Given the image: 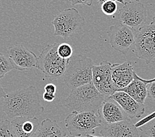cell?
Wrapping results in <instances>:
<instances>
[{
  "label": "cell",
  "mask_w": 155,
  "mask_h": 137,
  "mask_svg": "<svg viewBox=\"0 0 155 137\" xmlns=\"http://www.w3.org/2000/svg\"><path fill=\"white\" fill-rule=\"evenodd\" d=\"M117 91H123L130 95L137 102L144 104L147 97V84L143 79L139 77L134 72V79L127 86Z\"/></svg>",
  "instance_id": "17"
},
{
  "label": "cell",
  "mask_w": 155,
  "mask_h": 137,
  "mask_svg": "<svg viewBox=\"0 0 155 137\" xmlns=\"http://www.w3.org/2000/svg\"><path fill=\"white\" fill-rule=\"evenodd\" d=\"M97 113L103 126L130 119L120 106L110 96L104 98Z\"/></svg>",
  "instance_id": "12"
},
{
  "label": "cell",
  "mask_w": 155,
  "mask_h": 137,
  "mask_svg": "<svg viewBox=\"0 0 155 137\" xmlns=\"http://www.w3.org/2000/svg\"><path fill=\"white\" fill-rule=\"evenodd\" d=\"M154 118H155V111L153 113L150 114L149 116L145 117V118H143V119H141V121H138L137 123H135V126L137 128H139V127H141V126L144 125L147 123H149V121H150L152 119H154Z\"/></svg>",
  "instance_id": "25"
},
{
  "label": "cell",
  "mask_w": 155,
  "mask_h": 137,
  "mask_svg": "<svg viewBox=\"0 0 155 137\" xmlns=\"http://www.w3.org/2000/svg\"><path fill=\"white\" fill-rule=\"evenodd\" d=\"M51 24L54 27V36L68 40L83 28L85 21L76 9L68 8L59 13Z\"/></svg>",
  "instance_id": "5"
},
{
  "label": "cell",
  "mask_w": 155,
  "mask_h": 137,
  "mask_svg": "<svg viewBox=\"0 0 155 137\" xmlns=\"http://www.w3.org/2000/svg\"><path fill=\"white\" fill-rule=\"evenodd\" d=\"M106 1H114V2H119V3H121V4H123V5H124V3H125L124 0H98V3L101 5L102 4V3H103L106 2Z\"/></svg>",
  "instance_id": "30"
},
{
  "label": "cell",
  "mask_w": 155,
  "mask_h": 137,
  "mask_svg": "<svg viewBox=\"0 0 155 137\" xmlns=\"http://www.w3.org/2000/svg\"><path fill=\"white\" fill-rule=\"evenodd\" d=\"M17 137H35L40 128L38 118L17 117L11 121Z\"/></svg>",
  "instance_id": "16"
},
{
  "label": "cell",
  "mask_w": 155,
  "mask_h": 137,
  "mask_svg": "<svg viewBox=\"0 0 155 137\" xmlns=\"http://www.w3.org/2000/svg\"><path fill=\"white\" fill-rule=\"evenodd\" d=\"M93 60L83 54L69 59L62 79L70 90L92 83Z\"/></svg>",
  "instance_id": "3"
},
{
  "label": "cell",
  "mask_w": 155,
  "mask_h": 137,
  "mask_svg": "<svg viewBox=\"0 0 155 137\" xmlns=\"http://www.w3.org/2000/svg\"><path fill=\"white\" fill-rule=\"evenodd\" d=\"M102 11L107 16H114L117 11V3L114 1H106L101 4Z\"/></svg>",
  "instance_id": "22"
},
{
  "label": "cell",
  "mask_w": 155,
  "mask_h": 137,
  "mask_svg": "<svg viewBox=\"0 0 155 137\" xmlns=\"http://www.w3.org/2000/svg\"><path fill=\"white\" fill-rule=\"evenodd\" d=\"M145 83L147 84V97L155 102V81Z\"/></svg>",
  "instance_id": "24"
},
{
  "label": "cell",
  "mask_w": 155,
  "mask_h": 137,
  "mask_svg": "<svg viewBox=\"0 0 155 137\" xmlns=\"http://www.w3.org/2000/svg\"><path fill=\"white\" fill-rule=\"evenodd\" d=\"M139 137H149V136H147V135H145V133L142 132L141 131H140V135H139Z\"/></svg>",
  "instance_id": "32"
},
{
  "label": "cell",
  "mask_w": 155,
  "mask_h": 137,
  "mask_svg": "<svg viewBox=\"0 0 155 137\" xmlns=\"http://www.w3.org/2000/svg\"><path fill=\"white\" fill-rule=\"evenodd\" d=\"M107 34L113 49L124 55H126L135 44L134 31L119 21L109 28Z\"/></svg>",
  "instance_id": "9"
},
{
  "label": "cell",
  "mask_w": 155,
  "mask_h": 137,
  "mask_svg": "<svg viewBox=\"0 0 155 137\" xmlns=\"http://www.w3.org/2000/svg\"><path fill=\"white\" fill-rule=\"evenodd\" d=\"M130 1H135V2H139V1H141V0H130Z\"/></svg>",
  "instance_id": "35"
},
{
  "label": "cell",
  "mask_w": 155,
  "mask_h": 137,
  "mask_svg": "<svg viewBox=\"0 0 155 137\" xmlns=\"http://www.w3.org/2000/svg\"><path fill=\"white\" fill-rule=\"evenodd\" d=\"M64 137H84V136H72V135H65Z\"/></svg>",
  "instance_id": "34"
},
{
  "label": "cell",
  "mask_w": 155,
  "mask_h": 137,
  "mask_svg": "<svg viewBox=\"0 0 155 137\" xmlns=\"http://www.w3.org/2000/svg\"><path fill=\"white\" fill-rule=\"evenodd\" d=\"M42 98L45 102H51L54 100L55 98H56V95L44 92V94H42Z\"/></svg>",
  "instance_id": "28"
},
{
  "label": "cell",
  "mask_w": 155,
  "mask_h": 137,
  "mask_svg": "<svg viewBox=\"0 0 155 137\" xmlns=\"http://www.w3.org/2000/svg\"><path fill=\"white\" fill-rule=\"evenodd\" d=\"M84 137H104V136H102V135L98 136H95V135H94L88 134V135H86Z\"/></svg>",
  "instance_id": "31"
},
{
  "label": "cell",
  "mask_w": 155,
  "mask_h": 137,
  "mask_svg": "<svg viewBox=\"0 0 155 137\" xmlns=\"http://www.w3.org/2000/svg\"><path fill=\"white\" fill-rule=\"evenodd\" d=\"M144 82L145 83H148V82H151V81H155V77L153 79H149V80H147V79H143Z\"/></svg>",
  "instance_id": "33"
},
{
  "label": "cell",
  "mask_w": 155,
  "mask_h": 137,
  "mask_svg": "<svg viewBox=\"0 0 155 137\" xmlns=\"http://www.w3.org/2000/svg\"><path fill=\"white\" fill-rule=\"evenodd\" d=\"M134 31L135 55L147 64L155 59V17L148 25H143Z\"/></svg>",
  "instance_id": "7"
},
{
  "label": "cell",
  "mask_w": 155,
  "mask_h": 137,
  "mask_svg": "<svg viewBox=\"0 0 155 137\" xmlns=\"http://www.w3.org/2000/svg\"><path fill=\"white\" fill-rule=\"evenodd\" d=\"M0 137H17L9 120L0 121Z\"/></svg>",
  "instance_id": "19"
},
{
  "label": "cell",
  "mask_w": 155,
  "mask_h": 137,
  "mask_svg": "<svg viewBox=\"0 0 155 137\" xmlns=\"http://www.w3.org/2000/svg\"><path fill=\"white\" fill-rule=\"evenodd\" d=\"M114 64L107 61L93 66L92 83L104 97H109L116 92L112 80V69Z\"/></svg>",
  "instance_id": "10"
},
{
  "label": "cell",
  "mask_w": 155,
  "mask_h": 137,
  "mask_svg": "<svg viewBox=\"0 0 155 137\" xmlns=\"http://www.w3.org/2000/svg\"><path fill=\"white\" fill-rule=\"evenodd\" d=\"M139 130L149 137H155V118L139 127Z\"/></svg>",
  "instance_id": "23"
},
{
  "label": "cell",
  "mask_w": 155,
  "mask_h": 137,
  "mask_svg": "<svg viewBox=\"0 0 155 137\" xmlns=\"http://www.w3.org/2000/svg\"><path fill=\"white\" fill-rule=\"evenodd\" d=\"M71 3V5L74 6L77 5H83L91 6L93 4V0H69Z\"/></svg>",
  "instance_id": "26"
},
{
  "label": "cell",
  "mask_w": 155,
  "mask_h": 137,
  "mask_svg": "<svg viewBox=\"0 0 155 137\" xmlns=\"http://www.w3.org/2000/svg\"><path fill=\"white\" fill-rule=\"evenodd\" d=\"M100 134L104 137H139L140 131L129 119L104 125Z\"/></svg>",
  "instance_id": "14"
},
{
  "label": "cell",
  "mask_w": 155,
  "mask_h": 137,
  "mask_svg": "<svg viewBox=\"0 0 155 137\" xmlns=\"http://www.w3.org/2000/svg\"><path fill=\"white\" fill-rule=\"evenodd\" d=\"M3 111L7 117H35L44 113V108L35 86L18 89L7 94L3 103Z\"/></svg>",
  "instance_id": "1"
},
{
  "label": "cell",
  "mask_w": 155,
  "mask_h": 137,
  "mask_svg": "<svg viewBox=\"0 0 155 137\" xmlns=\"http://www.w3.org/2000/svg\"><path fill=\"white\" fill-rule=\"evenodd\" d=\"M65 135L56 121L46 119L42 121L35 137H64Z\"/></svg>",
  "instance_id": "18"
},
{
  "label": "cell",
  "mask_w": 155,
  "mask_h": 137,
  "mask_svg": "<svg viewBox=\"0 0 155 137\" xmlns=\"http://www.w3.org/2000/svg\"><path fill=\"white\" fill-rule=\"evenodd\" d=\"M57 52L59 56L64 60H69L72 57L73 50L71 46L68 43L59 44L57 48Z\"/></svg>",
  "instance_id": "21"
},
{
  "label": "cell",
  "mask_w": 155,
  "mask_h": 137,
  "mask_svg": "<svg viewBox=\"0 0 155 137\" xmlns=\"http://www.w3.org/2000/svg\"><path fill=\"white\" fill-rule=\"evenodd\" d=\"M57 90V87L55 84L53 83H49L47 84L45 86H44V91L48 93L55 94Z\"/></svg>",
  "instance_id": "27"
},
{
  "label": "cell",
  "mask_w": 155,
  "mask_h": 137,
  "mask_svg": "<svg viewBox=\"0 0 155 137\" xmlns=\"http://www.w3.org/2000/svg\"><path fill=\"white\" fill-rule=\"evenodd\" d=\"M7 54L14 69L23 71L36 68L37 56L33 51L21 44L9 46Z\"/></svg>",
  "instance_id": "11"
},
{
  "label": "cell",
  "mask_w": 155,
  "mask_h": 137,
  "mask_svg": "<svg viewBox=\"0 0 155 137\" xmlns=\"http://www.w3.org/2000/svg\"><path fill=\"white\" fill-rule=\"evenodd\" d=\"M0 121H1V120H0Z\"/></svg>",
  "instance_id": "36"
},
{
  "label": "cell",
  "mask_w": 155,
  "mask_h": 137,
  "mask_svg": "<svg viewBox=\"0 0 155 137\" xmlns=\"http://www.w3.org/2000/svg\"><path fill=\"white\" fill-rule=\"evenodd\" d=\"M110 97L120 106L130 119L141 117L145 113L144 104L137 102L123 91H116Z\"/></svg>",
  "instance_id": "13"
},
{
  "label": "cell",
  "mask_w": 155,
  "mask_h": 137,
  "mask_svg": "<svg viewBox=\"0 0 155 137\" xmlns=\"http://www.w3.org/2000/svg\"><path fill=\"white\" fill-rule=\"evenodd\" d=\"M58 45V43L48 45L37 58L36 68L50 80L62 79L69 60L59 56L57 52Z\"/></svg>",
  "instance_id": "4"
},
{
  "label": "cell",
  "mask_w": 155,
  "mask_h": 137,
  "mask_svg": "<svg viewBox=\"0 0 155 137\" xmlns=\"http://www.w3.org/2000/svg\"><path fill=\"white\" fill-rule=\"evenodd\" d=\"M134 69L130 61L114 64L112 69V80L116 91L127 86L134 79Z\"/></svg>",
  "instance_id": "15"
},
{
  "label": "cell",
  "mask_w": 155,
  "mask_h": 137,
  "mask_svg": "<svg viewBox=\"0 0 155 137\" xmlns=\"http://www.w3.org/2000/svg\"><path fill=\"white\" fill-rule=\"evenodd\" d=\"M105 98L93 83H89L71 90L65 100V106L73 112H97Z\"/></svg>",
  "instance_id": "2"
},
{
  "label": "cell",
  "mask_w": 155,
  "mask_h": 137,
  "mask_svg": "<svg viewBox=\"0 0 155 137\" xmlns=\"http://www.w3.org/2000/svg\"><path fill=\"white\" fill-rule=\"evenodd\" d=\"M14 69L9 57L0 53V79H3L7 73Z\"/></svg>",
  "instance_id": "20"
},
{
  "label": "cell",
  "mask_w": 155,
  "mask_h": 137,
  "mask_svg": "<svg viewBox=\"0 0 155 137\" xmlns=\"http://www.w3.org/2000/svg\"><path fill=\"white\" fill-rule=\"evenodd\" d=\"M65 125L69 135L75 136L93 135L95 129L102 125L97 112H77L75 111L65 118Z\"/></svg>",
  "instance_id": "6"
},
{
  "label": "cell",
  "mask_w": 155,
  "mask_h": 137,
  "mask_svg": "<svg viewBox=\"0 0 155 137\" xmlns=\"http://www.w3.org/2000/svg\"><path fill=\"white\" fill-rule=\"evenodd\" d=\"M147 13L145 5L139 2H125L113 18L126 25L132 31L141 27L147 21Z\"/></svg>",
  "instance_id": "8"
},
{
  "label": "cell",
  "mask_w": 155,
  "mask_h": 137,
  "mask_svg": "<svg viewBox=\"0 0 155 137\" xmlns=\"http://www.w3.org/2000/svg\"><path fill=\"white\" fill-rule=\"evenodd\" d=\"M6 95H7V94L5 91V89L3 88L2 84H0V99L2 98H5Z\"/></svg>",
  "instance_id": "29"
}]
</instances>
